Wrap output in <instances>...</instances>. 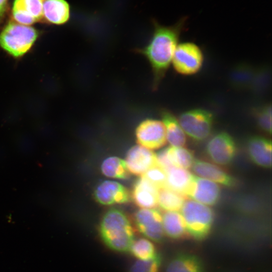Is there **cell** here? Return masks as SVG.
<instances>
[{
    "label": "cell",
    "instance_id": "cell-1",
    "mask_svg": "<svg viewBox=\"0 0 272 272\" xmlns=\"http://www.w3.org/2000/svg\"><path fill=\"white\" fill-rule=\"evenodd\" d=\"M186 21V18H182L170 26L154 23V31L149 42L144 47L137 50L151 65L154 90L158 88L170 66Z\"/></svg>",
    "mask_w": 272,
    "mask_h": 272
},
{
    "label": "cell",
    "instance_id": "cell-2",
    "mask_svg": "<svg viewBox=\"0 0 272 272\" xmlns=\"http://www.w3.org/2000/svg\"><path fill=\"white\" fill-rule=\"evenodd\" d=\"M99 233L104 244L118 252L129 251L134 241L133 230L129 220L117 209H111L104 215L100 224Z\"/></svg>",
    "mask_w": 272,
    "mask_h": 272
},
{
    "label": "cell",
    "instance_id": "cell-3",
    "mask_svg": "<svg viewBox=\"0 0 272 272\" xmlns=\"http://www.w3.org/2000/svg\"><path fill=\"white\" fill-rule=\"evenodd\" d=\"M37 36L33 27L11 20L0 34V45L11 55L19 57L30 49Z\"/></svg>",
    "mask_w": 272,
    "mask_h": 272
},
{
    "label": "cell",
    "instance_id": "cell-4",
    "mask_svg": "<svg viewBox=\"0 0 272 272\" xmlns=\"http://www.w3.org/2000/svg\"><path fill=\"white\" fill-rule=\"evenodd\" d=\"M180 210L187 233L195 240L205 239L212 229L213 211L207 205L192 199H186Z\"/></svg>",
    "mask_w": 272,
    "mask_h": 272
},
{
    "label": "cell",
    "instance_id": "cell-5",
    "mask_svg": "<svg viewBox=\"0 0 272 272\" xmlns=\"http://www.w3.org/2000/svg\"><path fill=\"white\" fill-rule=\"evenodd\" d=\"M178 121L185 134L193 140L200 142L211 134L214 117L212 113L207 110L196 108L182 112Z\"/></svg>",
    "mask_w": 272,
    "mask_h": 272
},
{
    "label": "cell",
    "instance_id": "cell-6",
    "mask_svg": "<svg viewBox=\"0 0 272 272\" xmlns=\"http://www.w3.org/2000/svg\"><path fill=\"white\" fill-rule=\"evenodd\" d=\"M200 48L192 42L178 44L172 60L173 67L178 74L192 75L198 72L203 62Z\"/></svg>",
    "mask_w": 272,
    "mask_h": 272
},
{
    "label": "cell",
    "instance_id": "cell-7",
    "mask_svg": "<svg viewBox=\"0 0 272 272\" xmlns=\"http://www.w3.org/2000/svg\"><path fill=\"white\" fill-rule=\"evenodd\" d=\"M206 151L215 163L225 166L230 164L235 158L237 148L233 138L227 132L222 131L209 141Z\"/></svg>",
    "mask_w": 272,
    "mask_h": 272
},
{
    "label": "cell",
    "instance_id": "cell-8",
    "mask_svg": "<svg viewBox=\"0 0 272 272\" xmlns=\"http://www.w3.org/2000/svg\"><path fill=\"white\" fill-rule=\"evenodd\" d=\"M138 143L149 150H155L164 146L167 142L166 130L162 121L146 119L135 129Z\"/></svg>",
    "mask_w": 272,
    "mask_h": 272
},
{
    "label": "cell",
    "instance_id": "cell-9",
    "mask_svg": "<svg viewBox=\"0 0 272 272\" xmlns=\"http://www.w3.org/2000/svg\"><path fill=\"white\" fill-rule=\"evenodd\" d=\"M138 230L147 239L156 242H161L164 235L162 216L155 209H141L134 216Z\"/></svg>",
    "mask_w": 272,
    "mask_h": 272
},
{
    "label": "cell",
    "instance_id": "cell-10",
    "mask_svg": "<svg viewBox=\"0 0 272 272\" xmlns=\"http://www.w3.org/2000/svg\"><path fill=\"white\" fill-rule=\"evenodd\" d=\"M220 193V188L216 183L192 175L185 196L202 204L213 206L219 201Z\"/></svg>",
    "mask_w": 272,
    "mask_h": 272
},
{
    "label": "cell",
    "instance_id": "cell-11",
    "mask_svg": "<svg viewBox=\"0 0 272 272\" xmlns=\"http://www.w3.org/2000/svg\"><path fill=\"white\" fill-rule=\"evenodd\" d=\"M125 161L129 172L141 176L158 164L156 154L141 145L134 146L128 150Z\"/></svg>",
    "mask_w": 272,
    "mask_h": 272
},
{
    "label": "cell",
    "instance_id": "cell-12",
    "mask_svg": "<svg viewBox=\"0 0 272 272\" xmlns=\"http://www.w3.org/2000/svg\"><path fill=\"white\" fill-rule=\"evenodd\" d=\"M94 195L99 203L106 206L126 203L130 200L127 189L120 183L111 180H106L99 184Z\"/></svg>",
    "mask_w": 272,
    "mask_h": 272
},
{
    "label": "cell",
    "instance_id": "cell-13",
    "mask_svg": "<svg viewBox=\"0 0 272 272\" xmlns=\"http://www.w3.org/2000/svg\"><path fill=\"white\" fill-rule=\"evenodd\" d=\"M44 0H15L12 14L15 21L30 25L43 19Z\"/></svg>",
    "mask_w": 272,
    "mask_h": 272
},
{
    "label": "cell",
    "instance_id": "cell-14",
    "mask_svg": "<svg viewBox=\"0 0 272 272\" xmlns=\"http://www.w3.org/2000/svg\"><path fill=\"white\" fill-rule=\"evenodd\" d=\"M247 150L250 160L257 165L269 168L271 167V142L259 135L249 139Z\"/></svg>",
    "mask_w": 272,
    "mask_h": 272
},
{
    "label": "cell",
    "instance_id": "cell-15",
    "mask_svg": "<svg viewBox=\"0 0 272 272\" xmlns=\"http://www.w3.org/2000/svg\"><path fill=\"white\" fill-rule=\"evenodd\" d=\"M193 172L201 178L227 187L234 186L235 179L218 166L202 160H194L191 167Z\"/></svg>",
    "mask_w": 272,
    "mask_h": 272
},
{
    "label": "cell",
    "instance_id": "cell-16",
    "mask_svg": "<svg viewBox=\"0 0 272 272\" xmlns=\"http://www.w3.org/2000/svg\"><path fill=\"white\" fill-rule=\"evenodd\" d=\"M159 188L143 176L135 182L132 198L141 209H154L158 205Z\"/></svg>",
    "mask_w": 272,
    "mask_h": 272
},
{
    "label": "cell",
    "instance_id": "cell-17",
    "mask_svg": "<svg viewBox=\"0 0 272 272\" xmlns=\"http://www.w3.org/2000/svg\"><path fill=\"white\" fill-rule=\"evenodd\" d=\"M203 269L199 257L189 253H180L169 261L164 272H203Z\"/></svg>",
    "mask_w": 272,
    "mask_h": 272
},
{
    "label": "cell",
    "instance_id": "cell-18",
    "mask_svg": "<svg viewBox=\"0 0 272 272\" xmlns=\"http://www.w3.org/2000/svg\"><path fill=\"white\" fill-rule=\"evenodd\" d=\"M161 115L165 128L166 139L171 146H184L186 143V138L178 120L167 110H163Z\"/></svg>",
    "mask_w": 272,
    "mask_h": 272
},
{
    "label": "cell",
    "instance_id": "cell-19",
    "mask_svg": "<svg viewBox=\"0 0 272 272\" xmlns=\"http://www.w3.org/2000/svg\"><path fill=\"white\" fill-rule=\"evenodd\" d=\"M43 19L55 24H62L70 18V6L64 0H44Z\"/></svg>",
    "mask_w": 272,
    "mask_h": 272
},
{
    "label": "cell",
    "instance_id": "cell-20",
    "mask_svg": "<svg viewBox=\"0 0 272 272\" xmlns=\"http://www.w3.org/2000/svg\"><path fill=\"white\" fill-rule=\"evenodd\" d=\"M164 234L169 237L178 239L187 233L183 218L178 211H166L162 216Z\"/></svg>",
    "mask_w": 272,
    "mask_h": 272
},
{
    "label": "cell",
    "instance_id": "cell-21",
    "mask_svg": "<svg viewBox=\"0 0 272 272\" xmlns=\"http://www.w3.org/2000/svg\"><path fill=\"white\" fill-rule=\"evenodd\" d=\"M166 172V187L185 196L193 174L187 170L175 166L170 168Z\"/></svg>",
    "mask_w": 272,
    "mask_h": 272
},
{
    "label": "cell",
    "instance_id": "cell-22",
    "mask_svg": "<svg viewBox=\"0 0 272 272\" xmlns=\"http://www.w3.org/2000/svg\"><path fill=\"white\" fill-rule=\"evenodd\" d=\"M258 69L248 64H240L233 70L230 81L232 85L238 89L252 88Z\"/></svg>",
    "mask_w": 272,
    "mask_h": 272
},
{
    "label": "cell",
    "instance_id": "cell-23",
    "mask_svg": "<svg viewBox=\"0 0 272 272\" xmlns=\"http://www.w3.org/2000/svg\"><path fill=\"white\" fill-rule=\"evenodd\" d=\"M187 197L167 187L160 188L158 191V205L166 211L181 210Z\"/></svg>",
    "mask_w": 272,
    "mask_h": 272
},
{
    "label": "cell",
    "instance_id": "cell-24",
    "mask_svg": "<svg viewBox=\"0 0 272 272\" xmlns=\"http://www.w3.org/2000/svg\"><path fill=\"white\" fill-rule=\"evenodd\" d=\"M102 173L106 176L116 179H126L129 176L125 161L117 157L106 159L101 166Z\"/></svg>",
    "mask_w": 272,
    "mask_h": 272
},
{
    "label": "cell",
    "instance_id": "cell-25",
    "mask_svg": "<svg viewBox=\"0 0 272 272\" xmlns=\"http://www.w3.org/2000/svg\"><path fill=\"white\" fill-rule=\"evenodd\" d=\"M167 149L169 159L174 166L186 170L191 168L195 159L191 151L182 147L170 146Z\"/></svg>",
    "mask_w": 272,
    "mask_h": 272
},
{
    "label": "cell",
    "instance_id": "cell-26",
    "mask_svg": "<svg viewBox=\"0 0 272 272\" xmlns=\"http://www.w3.org/2000/svg\"><path fill=\"white\" fill-rule=\"evenodd\" d=\"M129 251L139 260L150 259L157 254L151 240L144 238L134 240Z\"/></svg>",
    "mask_w": 272,
    "mask_h": 272
},
{
    "label": "cell",
    "instance_id": "cell-27",
    "mask_svg": "<svg viewBox=\"0 0 272 272\" xmlns=\"http://www.w3.org/2000/svg\"><path fill=\"white\" fill-rule=\"evenodd\" d=\"M161 263V258L158 254L150 259H137L131 265L128 272H159Z\"/></svg>",
    "mask_w": 272,
    "mask_h": 272
},
{
    "label": "cell",
    "instance_id": "cell-28",
    "mask_svg": "<svg viewBox=\"0 0 272 272\" xmlns=\"http://www.w3.org/2000/svg\"><path fill=\"white\" fill-rule=\"evenodd\" d=\"M256 119L260 128L269 134H271V105L265 104L256 111Z\"/></svg>",
    "mask_w": 272,
    "mask_h": 272
},
{
    "label": "cell",
    "instance_id": "cell-29",
    "mask_svg": "<svg viewBox=\"0 0 272 272\" xmlns=\"http://www.w3.org/2000/svg\"><path fill=\"white\" fill-rule=\"evenodd\" d=\"M141 176L146 178L159 188L166 187V172L158 164L151 167Z\"/></svg>",
    "mask_w": 272,
    "mask_h": 272
},
{
    "label": "cell",
    "instance_id": "cell-30",
    "mask_svg": "<svg viewBox=\"0 0 272 272\" xmlns=\"http://www.w3.org/2000/svg\"><path fill=\"white\" fill-rule=\"evenodd\" d=\"M8 0H0V18L4 14L7 4Z\"/></svg>",
    "mask_w": 272,
    "mask_h": 272
}]
</instances>
